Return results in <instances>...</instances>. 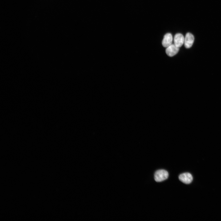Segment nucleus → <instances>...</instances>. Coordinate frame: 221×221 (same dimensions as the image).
<instances>
[{
    "label": "nucleus",
    "instance_id": "4",
    "mask_svg": "<svg viewBox=\"0 0 221 221\" xmlns=\"http://www.w3.org/2000/svg\"><path fill=\"white\" fill-rule=\"evenodd\" d=\"M179 48L174 44H172L166 48L165 50L166 54L169 56H173L178 52L179 50Z\"/></svg>",
    "mask_w": 221,
    "mask_h": 221
},
{
    "label": "nucleus",
    "instance_id": "6",
    "mask_svg": "<svg viewBox=\"0 0 221 221\" xmlns=\"http://www.w3.org/2000/svg\"><path fill=\"white\" fill-rule=\"evenodd\" d=\"M173 37L170 33L166 34L164 36L162 41V45L164 47L167 48L172 44Z\"/></svg>",
    "mask_w": 221,
    "mask_h": 221
},
{
    "label": "nucleus",
    "instance_id": "2",
    "mask_svg": "<svg viewBox=\"0 0 221 221\" xmlns=\"http://www.w3.org/2000/svg\"><path fill=\"white\" fill-rule=\"evenodd\" d=\"M194 37L191 33H188L184 37V45L187 48H191L194 43Z\"/></svg>",
    "mask_w": 221,
    "mask_h": 221
},
{
    "label": "nucleus",
    "instance_id": "3",
    "mask_svg": "<svg viewBox=\"0 0 221 221\" xmlns=\"http://www.w3.org/2000/svg\"><path fill=\"white\" fill-rule=\"evenodd\" d=\"M179 179L182 182L188 184L192 181L193 177L190 173H185L180 174L179 176Z\"/></svg>",
    "mask_w": 221,
    "mask_h": 221
},
{
    "label": "nucleus",
    "instance_id": "1",
    "mask_svg": "<svg viewBox=\"0 0 221 221\" xmlns=\"http://www.w3.org/2000/svg\"><path fill=\"white\" fill-rule=\"evenodd\" d=\"M168 176L169 173L167 171L164 169H160L155 172L154 178L156 182H160L166 180Z\"/></svg>",
    "mask_w": 221,
    "mask_h": 221
},
{
    "label": "nucleus",
    "instance_id": "5",
    "mask_svg": "<svg viewBox=\"0 0 221 221\" xmlns=\"http://www.w3.org/2000/svg\"><path fill=\"white\" fill-rule=\"evenodd\" d=\"M184 37L183 35L180 33L175 34L174 38V44L177 47H181L184 43Z\"/></svg>",
    "mask_w": 221,
    "mask_h": 221
}]
</instances>
